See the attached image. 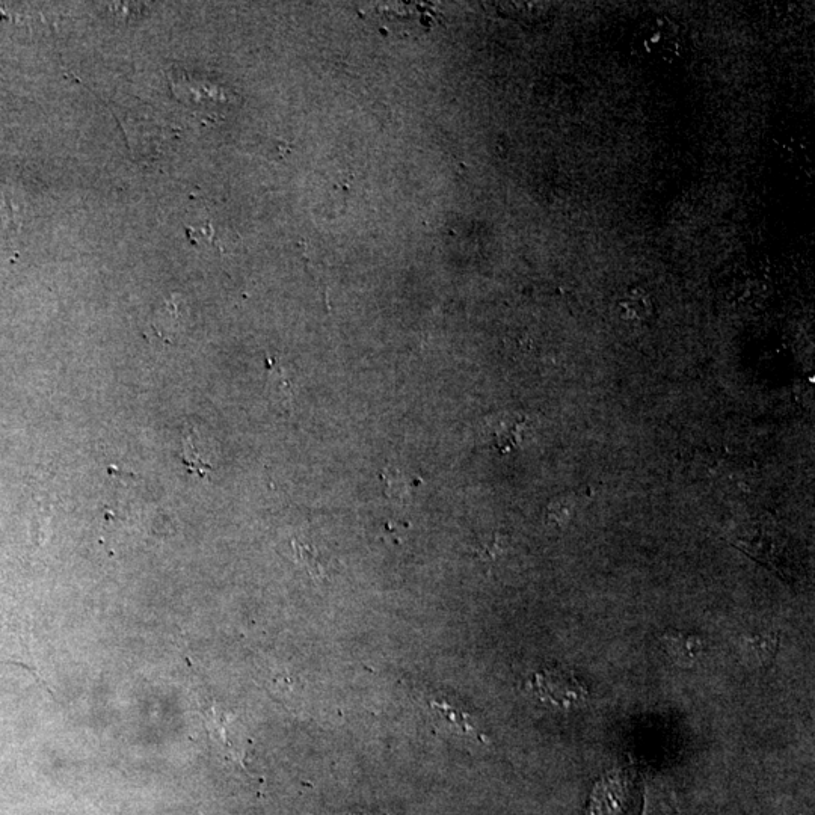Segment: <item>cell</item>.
<instances>
[{
  "label": "cell",
  "mask_w": 815,
  "mask_h": 815,
  "mask_svg": "<svg viewBox=\"0 0 815 815\" xmlns=\"http://www.w3.org/2000/svg\"><path fill=\"white\" fill-rule=\"evenodd\" d=\"M779 639L776 636H751L742 640V656L751 666H766L775 659Z\"/></svg>",
  "instance_id": "cell-5"
},
{
  "label": "cell",
  "mask_w": 815,
  "mask_h": 815,
  "mask_svg": "<svg viewBox=\"0 0 815 815\" xmlns=\"http://www.w3.org/2000/svg\"><path fill=\"white\" fill-rule=\"evenodd\" d=\"M292 550L296 562L301 563L311 576L322 579L323 574H325V566L320 562L319 553L314 550L313 545H307L293 539Z\"/></svg>",
  "instance_id": "cell-7"
},
{
  "label": "cell",
  "mask_w": 815,
  "mask_h": 815,
  "mask_svg": "<svg viewBox=\"0 0 815 815\" xmlns=\"http://www.w3.org/2000/svg\"><path fill=\"white\" fill-rule=\"evenodd\" d=\"M631 50L648 64H674L684 53L683 32L669 17H649L634 31Z\"/></svg>",
  "instance_id": "cell-1"
},
{
  "label": "cell",
  "mask_w": 815,
  "mask_h": 815,
  "mask_svg": "<svg viewBox=\"0 0 815 815\" xmlns=\"http://www.w3.org/2000/svg\"><path fill=\"white\" fill-rule=\"evenodd\" d=\"M358 815H360V814H358ZM361 815H375V814H370V812H367V814H361Z\"/></svg>",
  "instance_id": "cell-8"
},
{
  "label": "cell",
  "mask_w": 815,
  "mask_h": 815,
  "mask_svg": "<svg viewBox=\"0 0 815 815\" xmlns=\"http://www.w3.org/2000/svg\"><path fill=\"white\" fill-rule=\"evenodd\" d=\"M781 542V538L773 527L761 524L757 533L740 539L739 547L745 548L752 557L760 560L764 565H773L772 568L778 569L781 565L782 548H784Z\"/></svg>",
  "instance_id": "cell-3"
},
{
  "label": "cell",
  "mask_w": 815,
  "mask_h": 815,
  "mask_svg": "<svg viewBox=\"0 0 815 815\" xmlns=\"http://www.w3.org/2000/svg\"><path fill=\"white\" fill-rule=\"evenodd\" d=\"M660 643L672 662L683 669L693 668L705 651V642L701 636L683 631L668 630L660 634Z\"/></svg>",
  "instance_id": "cell-2"
},
{
  "label": "cell",
  "mask_w": 815,
  "mask_h": 815,
  "mask_svg": "<svg viewBox=\"0 0 815 815\" xmlns=\"http://www.w3.org/2000/svg\"><path fill=\"white\" fill-rule=\"evenodd\" d=\"M22 227V209L10 189L0 191V237H14Z\"/></svg>",
  "instance_id": "cell-6"
},
{
  "label": "cell",
  "mask_w": 815,
  "mask_h": 815,
  "mask_svg": "<svg viewBox=\"0 0 815 815\" xmlns=\"http://www.w3.org/2000/svg\"><path fill=\"white\" fill-rule=\"evenodd\" d=\"M527 431V420L518 416H506L489 423L486 429L489 443L500 452H509L520 446Z\"/></svg>",
  "instance_id": "cell-4"
}]
</instances>
